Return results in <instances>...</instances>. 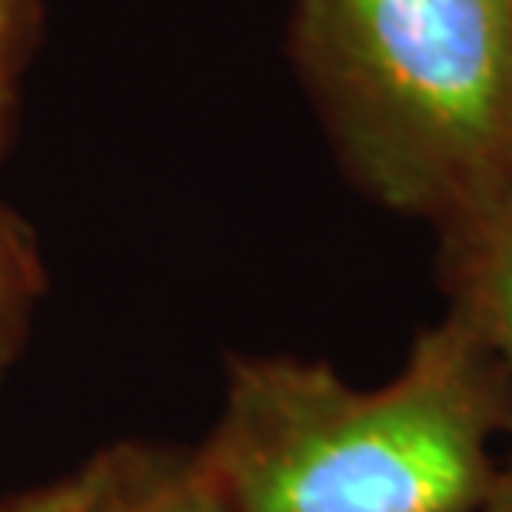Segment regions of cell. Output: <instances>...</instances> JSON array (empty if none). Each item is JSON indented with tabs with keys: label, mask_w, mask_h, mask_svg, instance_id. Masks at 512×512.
Returning <instances> with one entry per match:
<instances>
[{
	"label": "cell",
	"mask_w": 512,
	"mask_h": 512,
	"mask_svg": "<svg viewBox=\"0 0 512 512\" xmlns=\"http://www.w3.org/2000/svg\"><path fill=\"white\" fill-rule=\"evenodd\" d=\"M443 230L453 310L483 333L512 399V190L443 223Z\"/></svg>",
	"instance_id": "3"
},
{
	"label": "cell",
	"mask_w": 512,
	"mask_h": 512,
	"mask_svg": "<svg viewBox=\"0 0 512 512\" xmlns=\"http://www.w3.org/2000/svg\"><path fill=\"white\" fill-rule=\"evenodd\" d=\"M473 512H512V463L499 469L493 489H489L486 499Z\"/></svg>",
	"instance_id": "8"
},
{
	"label": "cell",
	"mask_w": 512,
	"mask_h": 512,
	"mask_svg": "<svg viewBox=\"0 0 512 512\" xmlns=\"http://www.w3.org/2000/svg\"><path fill=\"white\" fill-rule=\"evenodd\" d=\"M147 459V449L137 446L107 449L64 479L0 499V512H117Z\"/></svg>",
	"instance_id": "4"
},
{
	"label": "cell",
	"mask_w": 512,
	"mask_h": 512,
	"mask_svg": "<svg viewBox=\"0 0 512 512\" xmlns=\"http://www.w3.org/2000/svg\"><path fill=\"white\" fill-rule=\"evenodd\" d=\"M37 27V0H0V143L14 114L17 77Z\"/></svg>",
	"instance_id": "7"
},
{
	"label": "cell",
	"mask_w": 512,
	"mask_h": 512,
	"mask_svg": "<svg viewBox=\"0 0 512 512\" xmlns=\"http://www.w3.org/2000/svg\"><path fill=\"white\" fill-rule=\"evenodd\" d=\"M117 512H233L220 489L203 473L197 456L147 459L143 473Z\"/></svg>",
	"instance_id": "5"
},
{
	"label": "cell",
	"mask_w": 512,
	"mask_h": 512,
	"mask_svg": "<svg viewBox=\"0 0 512 512\" xmlns=\"http://www.w3.org/2000/svg\"><path fill=\"white\" fill-rule=\"evenodd\" d=\"M512 433L506 373L449 306L380 389L326 363L233 360L227 406L197 463L233 512H473Z\"/></svg>",
	"instance_id": "1"
},
{
	"label": "cell",
	"mask_w": 512,
	"mask_h": 512,
	"mask_svg": "<svg viewBox=\"0 0 512 512\" xmlns=\"http://www.w3.org/2000/svg\"><path fill=\"white\" fill-rule=\"evenodd\" d=\"M37 290L34 250L14 217L0 210V353L24 326L30 296Z\"/></svg>",
	"instance_id": "6"
},
{
	"label": "cell",
	"mask_w": 512,
	"mask_h": 512,
	"mask_svg": "<svg viewBox=\"0 0 512 512\" xmlns=\"http://www.w3.org/2000/svg\"><path fill=\"white\" fill-rule=\"evenodd\" d=\"M293 50L386 207L449 223L512 190V0H300Z\"/></svg>",
	"instance_id": "2"
}]
</instances>
